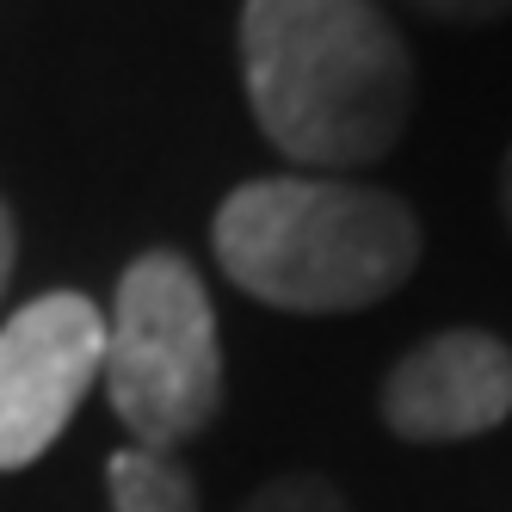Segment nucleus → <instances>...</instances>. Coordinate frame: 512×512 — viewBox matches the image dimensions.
Here are the masks:
<instances>
[{
	"instance_id": "obj_1",
	"label": "nucleus",
	"mask_w": 512,
	"mask_h": 512,
	"mask_svg": "<svg viewBox=\"0 0 512 512\" xmlns=\"http://www.w3.org/2000/svg\"><path fill=\"white\" fill-rule=\"evenodd\" d=\"M241 75L272 149L303 167H371L414 112V56L377 0H247Z\"/></svg>"
},
{
	"instance_id": "obj_2",
	"label": "nucleus",
	"mask_w": 512,
	"mask_h": 512,
	"mask_svg": "<svg viewBox=\"0 0 512 512\" xmlns=\"http://www.w3.org/2000/svg\"><path fill=\"white\" fill-rule=\"evenodd\" d=\"M223 272L290 315H352L420 266V223L395 192L346 179H247L210 223Z\"/></svg>"
},
{
	"instance_id": "obj_3",
	"label": "nucleus",
	"mask_w": 512,
	"mask_h": 512,
	"mask_svg": "<svg viewBox=\"0 0 512 512\" xmlns=\"http://www.w3.org/2000/svg\"><path fill=\"white\" fill-rule=\"evenodd\" d=\"M105 395L112 414L136 432L142 451L186 445L210 426L223 401V340L204 278L155 247L136 253L118 278L112 321H105Z\"/></svg>"
},
{
	"instance_id": "obj_4",
	"label": "nucleus",
	"mask_w": 512,
	"mask_h": 512,
	"mask_svg": "<svg viewBox=\"0 0 512 512\" xmlns=\"http://www.w3.org/2000/svg\"><path fill=\"white\" fill-rule=\"evenodd\" d=\"M99 364L105 315L81 290H50L0 327V469H25L56 445Z\"/></svg>"
},
{
	"instance_id": "obj_5",
	"label": "nucleus",
	"mask_w": 512,
	"mask_h": 512,
	"mask_svg": "<svg viewBox=\"0 0 512 512\" xmlns=\"http://www.w3.org/2000/svg\"><path fill=\"white\" fill-rule=\"evenodd\" d=\"M512 414V346L482 327L420 340L383 383V420L408 445L482 438Z\"/></svg>"
},
{
	"instance_id": "obj_6",
	"label": "nucleus",
	"mask_w": 512,
	"mask_h": 512,
	"mask_svg": "<svg viewBox=\"0 0 512 512\" xmlns=\"http://www.w3.org/2000/svg\"><path fill=\"white\" fill-rule=\"evenodd\" d=\"M105 488H112V512H198L192 475L161 451H118L105 463Z\"/></svg>"
},
{
	"instance_id": "obj_7",
	"label": "nucleus",
	"mask_w": 512,
	"mask_h": 512,
	"mask_svg": "<svg viewBox=\"0 0 512 512\" xmlns=\"http://www.w3.org/2000/svg\"><path fill=\"white\" fill-rule=\"evenodd\" d=\"M241 512H346V500L321 475H284V482H266Z\"/></svg>"
},
{
	"instance_id": "obj_8",
	"label": "nucleus",
	"mask_w": 512,
	"mask_h": 512,
	"mask_svg": "<svg viewBox=\"0 0 512 512\" xmlns=\"http://www.w3.org/2000/svg\"><path fill=\"white\" fill-rule=\"evenodd\" d=\"M408 7L445 19V25H488V19H506L512 0H408Z\"/></svg>"
},
{
	"instance_id": "obj_9",
	"label": "nucleus",
	"mask_w": 512,
	"mask_h": 512,
	"mask_svg": "<svg viewBox=\"0 0 512 512\" xmlns=\"http://www.w3.org/2000/svg\"><path fill=\"white\" fill-rule=\"evenodd\" d=\"M13 253H19V235H13L7 204H0V297H7V278H13Z\"/></svg>"
},
{
	"instance_id": "obj_10",
	"label": "nucleus",
	"mask_w": 512,
	"mask_h": 512,
	"mask_svg": "<svg viewBox=\"0 0 512 512\" xmlns=\"http://www.w3.org/2000/svg\"><path fill=\"white\" fill-rule=\"evenodd\" d=\"M500 210H506V223H512V155H506V173H500Z\"/></svg>"
}]
</instances>
